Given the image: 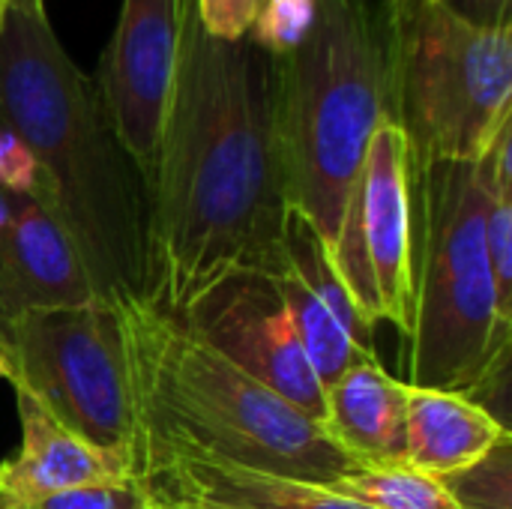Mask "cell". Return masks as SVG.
Instances as JSON below:
<instances>
[{
  "instance_id": "21",
  "label": "cell",
  "mask_w": 512,
  "mask_h": 509,
  "mask_svg": "<svg viewBox=\"0 0 512 509\" xmlns=\"http://www.w3.org/2000/svg\"><path fill=\"white\" fill-rule=\"evenodd\" d=\"M318 0H264L246 39L273 57L291 54L315 24Z\"/></svg>"
},
{
  "instance_id": "4",
  "label": "cell",
  "mask_w": 512,
  "mask_h": 509,
  "mask_svg": "<svg viewBox=\"0 0 512 509\" xmlns=\"http://www.w3.org/2000/svg\"><path fill=\"white\" fill-rule=\"evenodd\" d=\"M387 120V15L375 0H318L306 39L279 57V144L288 204L330 249Z\"/></svg>"
},
{
  "instance_id": "13",
  "label": "cell",
  "mask_w": 512,
  "mask_h": 509,
  "mask_svg": "<svg viewBox=\"0 0 512 509\" xmlns=\"http://www.w3.org/2000/svg\"><path fill=\"white\" fill-rule=\"evenodd\" d=\"M405 411L408 384L363 360L324 387L321 426L327 438L357 465L381 468L405 462Z\"/></svg>"
},
{
  "instance_id": "20",
  "label": "cell",
  "mask_w": 512,
  "mask_h": 509,
  "mask_svg": "<svg viewBox=\"0 0 512 509\" xmlns=\"http://www.w3.org/2000/svg\"><path fill=\"white\" fill-rule=\"evenodd\" d=\"M512 438L480 462L441 477L459 509H512Z\"/></svg>"
},
{
  "instance_id": "17",
  "label": "cell",
  "mask_w": 512,
  "mask_h": 509,
  "mask_svg": "<svg viewBox=\"0 0 512 509\" xmlns=\"http://www.w3.org/2000/svg\"><path fill=\"white\" fill-rule=\"evenodd\" d=\"M282 261L336 315V321L348 330V336L360 348L372 351L375 324L360 312V306L354 303L351 291L345 288V282H342V276H339V270L333 264V255H330V246L324 243V237L297 210H288V216H285Z\"/></svg>"
},
{
  "instance_id": "15",
  "label": "cell",
  "mask_w": 512,
  "mask_h": 509,
  "mask_svg": "<svg viewBox=\"0 0 512 509\" xmlns=\"http://www.w3.org/2000/svg\"><path fill=\"white\" fill-rule=\"evenodd\" d=\"M510 432L459 393L408 387L405 462L432 477L456 474L492 453Z\"/></svg>"
},
{
  "instance_id": "7",
  "label": "cell",
  "mask_w": 512,
  "mask_h": 509,
  "mask_svg": "<svg viewBox=\"0 0 512 509\" xmlns=\"http://www.w3.org/2000/svg\"><path fill=\"white\" fill-rule=\"evenodd\" d=\"M0 336L15 372L12 387L27 390L75 438L126 465L132 408L114 306L93 297L27 312Z\"/></svg>"
},
{
  "instance_id": "28",
  "label": "cell",
  "mask_w": 512,
  "mask_h": 509,
  "mask_svg": "<svg viewBox=\"0 0 512 509\" xmlns=\"http://www.w3.org/2000/svg\"><path fill=\"white\" fill-rule=\"evenodd\" d=\"M156 509H207V507H192V504H156Z\"/></svg>"
},
{
  "instance_id": "29",
  "label": "cell",
  "mask_w": 512,
  "mask_h": 509,
  "mask_svg": "<svg viewBox=\"0 0 512 509\" xmlns=\"http://www.w3.org/2000/svg\"><path fill=\"white\" fill-rule=\"evenodd\" d=\"M3 9H6V0H0V24H3Z\"/></svg>"
},
{
  "instance_id": "2",
  "label": "cell",
  "mask_w": 512,
  "mask_h": 509,
  "mask_svg": "<svg viewBox=\"0 0 512 509\" xmlns=\"http://www.w3.org/2000/svg\"><path fill=\"white\" fill-rule=\"evenodd\" d=\"M0 129L33 159L36 201L66 231L93 294H141L147 186L111 129L96 81L63 48L48 0H6Z\"/></svg>"
},
{
  "instance_id": "19",
  "label": "cell",
  "mask_w": 512,
  "mask_h": 509,
  "mask_svg": "<svg viewBox=\"0 0 512 509\" xmlns=\"http://www.w3.org/2000/svg\"><path fill=\"white\" fill-rule=\"evenodd\" d=\"M330 489L369 509H459L441 477L417 471L408 462L381 468L357 465Z\"/></svg>"
},
{
  "instance_id": "1",
  "label": "cell",
  "mask_w": 512,
  "mask_h": 509,
  "mask_svg": "<svg viewBox=\"0 0 512 509\" xmlns=\"http://www.w3.org/2000/svg\"><path fill=\"white\" fill-rule=\"evenodd\" d=\"M288 186L279 144V57L204 33L180 3V57L147 177L144 291L183 318L240 270L282 261Z\"/></svg>"
},
{
  "instance_id": "16",
  "label": "cell",
  "mask_w": 512,
  "mask_h": 509,
  "mask_svg": "<svg viewBox=\"0 0 512 509\" xmlns=\"http://www.w3.org/2000/svg\"><path fill=\"white\" fill-rule=\"evenodd\" d=\"M282 303L291 315L300 351L306 357V363L312 366L315 378L321 381V387H330L336 378H342L348 369H354L363 360H375V351L360 348L348 330L336 321V315L291 273V267L285 261H279V267L270 273Z\"/></svg>"
},
{
  "instance_id": "22",
  "label": "cell",
  "mask_w": 512,
  "mask_h": 509,
  "mask_svg": "<svg viewBox=\"0 0 512 509\" xmlns=\"http://www.w3.org/2000/svg\"><path fill=\"white\" fill-rule=\"evenodd\" d=\"M0 509H156V501L132 480L93 483L78 489H63L30 504H3Z\"/></svg>"
},
{
  "instance_id": "10",
  "label": "cell",
  "mask_w": 512,
  "mask_h": 509,
  "mask_svg": "<svg viewBox=\"0 0 512 509\" xmlns=\"http://www.w3.org/2000/svg\"><path fill=\"white\" fill-rule=\"evenodd\" d=\"M180 3L123 0L96 81L111 129L144 177V186L156 162L180 57Z\"/></svg>"
},
{
  "instance_id": "18",
  "label": "cell",
  "mask_w": 512,
  "mask_h": 509,
  "mask_svg": "<svg viewBox=\"0 0 512 509\" xmlns=\"http://www.w3.org/2000/svg\"><path fill=\"white\" fill-rule=\"evenodd\" d=\"M486 183V252L498 294V312L512 324V123L477 162Z\"/></svg>"
},
{
  "instance_id": "14",
  "label": "cell",
  "mask_w": 512,
  "mask_h": 509,
  "mask_svg": "<svg viewBox=\"0 0 512 509\" xmlns=\"http://www.w3.org/2000/svg\"><path fill=\"white\" fill-rule=\"evenodd\" d=\"M156 504L207 509H369L330 486L258 474L234 465L174 459L138 483Z\"/></svg>"
},
{
  "instance_id": "6",
  "label": "cell",
  "mask_w": 512,
  "mask_h": 509,
  "mask_svg": "<svg viewBox=\"0 0 512 509\" xmlns=\"http://www.w3.org/2000/svg\"><path fill=\"white\" fill-rule=\"evenodd\" d=\"M387 69L390 123L414 162H480L512 123V27L423 0L387 18Z\"/></svg>"
},
{
  "instance_id": "27",
  "label": "cell",
  "mask_w": 512,
  "mask_h": 509,
  "mask_svg": "<svg viewBox=\"0 0 512 509\" xmlns=\"http://www.w3.org/2000/svg\"><path fill=\"white\" fill-rule=\"evenodd\" d=\"M12 363H9V354H6V345H3V336H0V381H9L12 384Z\"/></svg>"
},
{
  "instance_id": "24",
  "label": "cell",
  "mask_w": 512,
  "mask_h": 509,
  "mask_svg": "<svg viewBox=\"0 0 512 509\" xmlns=\"http://www.w3.org/2000/svg\"><path fill=\"white\" fill-rule=\"evenodd\" d=\"M0 189H6V192H24V195H33V198L39 192V177H36L33 159L3 129H0Z\"/></svg>"
},
{
  "instance_id": "11",
  "label": "cell",
  "mask_w": 512,
  "mask_h": 509,
  "mask_svg": "<svg viewBox=\"0 0 512 509\" xmlns=\"http://www.w3.org/2000/svg\"><path fill=\"white\" fill-rule=\"evenodd\" d=\"M87 270L57 219L24 192H9L0 225V330L39 309L93 300Z\"/></svg>"
},
{
  "instance_id": "12",
  "label": "cell",
  "mask_w": 512,
  "mask_h": 509,
  "mask_svg": "<svg viewBox=\"0 0 512 509\" xmlns=\"http://www.w3.org/2000/svg\"><path fill=\"white\" fill-rule=\"evenodd\" d=\"M15 402L21 420V450L15 459L0 465L3 504H30L63 489L129 480L123 459L99 453L75 438L27 390L15 387Z\"/></svg>"
},
{
  "instance_id": "25",
  "label": "cell",
  "mask_w": 512,
  "mask_h": 509,
  "mask_svg": "<svg viewBox=\"0 0 512 509\" xmlns=\"http://www.w3.org/2000/svg\"><path fill=\"white\" fill-rule=\"evenodd\" d=\"M480 27H512V0H435Z\"/></svg>"
},
{
  "instance_id": "5",
  "label": "cell",
  "mask_w": 512,
  "mask_h": 509,
  "mask_svg": "<svg viewBox=\"0 0 512 509\" xmlns=\"http://www.w3.org/2000/svg\"><path fill=\"white\" fill-rule=\"evenodd\" d=\"M408 387L471 396L510 360L486 252V183L477 162L411 159Z\"/></svg>"
},
{
  "instance_id": "8",
  "label": "cell",
  "mask_w": 512,
  "mask_h": 509,
  "mask_svg": "<svg viewBox=\"0 0 512 509\" xmlns=\"http://www.w3.org/2000/svg\"><path fill=\"white\" fill-rule=\"evenodd\" d=\"M330 255L360 312L408 336L414 312L411 147L390 120L372 135Z\"/></svg>"
},
{
  "instance_id": "23",
  "label": "cell",
  "mask_w": 512,
  "mask_h": 509,
  "mask_svg": "<svg viewBox=\"0 0 512 509\" xmlns=\"http://www.w3.org/2000/svg\"><path fill=\"white\" fill-rule=\"evenodd\" d=\"M261 3L264 0H192L204 33L222 42L246 39Z\"/></svg>"
},
{
  "instance_id": "3",
  "label": "cell",
  "mask_w": 512,
  "mask_h": 509,
  "mask_svg": "<svg viewBox=\"0 0 512 509\" xmlns=\"http://www.w3.org/2000/svg\"><path fill=\"white\" fill-rule=\"evenodd\" d=\"M117 312L132 441L126 477L141 483L174 459L234 465L333 486L357 462L324 426L195 336L141 294L108 297Z\"/></svg>"
},
{
  "instance_id": "9",
  "label": "cell",
  "mask_w": 512,
  "mask_h": 509,
  "mask_svg": "<svg viewBox=\"0 0 512 509\" xmlns=\"http://www.w3.org/2000/svg\"><path fill=\"white\" fill-rule=\"evenodd\" d=\"M180 321L261 387L321 423L324 387L300 351L270 273L240 270L222 279Z\"/></svg>"
},
{
  "instance_id": "26",
  "label": "cell",
  "mask_w": 512,
  "mask_h": 509,
  "mask_svg": "<svg viewBox=\"0 0 512 509\" xmlns=\"http://www.w3.org/2000/svg\"><path fill=\"white\" fill-rule=\"evenodd\" d=\"M375 3H378V9H381L387 18H393L396 12L411 9V6H417V3H423V0H375Z\"/></svg>"
}]
</instances>
